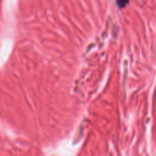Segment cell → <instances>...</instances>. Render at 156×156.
<instances>
[{"label": "cell", "instance_id": "cell-1", "mask_svg": "<svg viewBox=\"0 0 156 156\" xmlns=\"http://www.w3.org/2000/svg\"><path fill=\"white\" fill-rule=\"evenodd\" d=\"M129 0H117V4L120 7L123 8L127 5Z\"/></svg>", "mask_w": 156, "mask_h": 156}]
</instances>
